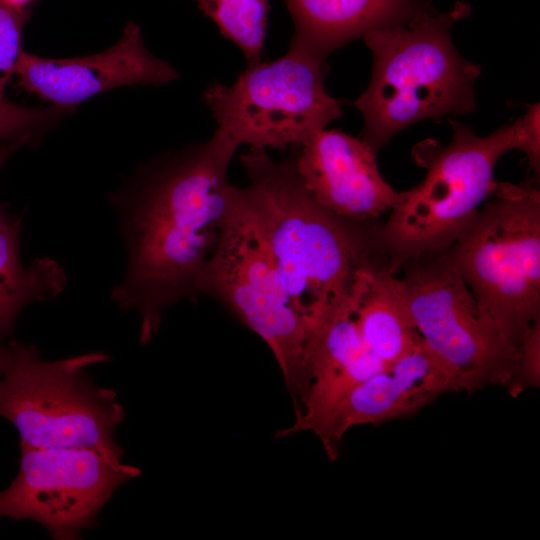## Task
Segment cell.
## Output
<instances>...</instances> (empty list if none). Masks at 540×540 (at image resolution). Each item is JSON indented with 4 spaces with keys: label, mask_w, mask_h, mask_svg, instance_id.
Returning a JSON list of instances; mask_svg holds the SVG:
<instances>
[{
    "label": "cell",
    "mask_w": 540,
    "mask_h": 540,
    "mask_svg": "<svg viewBox=\"0 0 540 540\" xmlns=\"http://www.w3.org/2000/svg\"><path fill=\"white\" fill-rule=\"evenodd\" d=\"M238 147L217 128L210 139L160 159L133 189L112 198L127 267L111 300L137 313L142 345L158 333L164 310L198 295V279L236 205L228 169Z\"/></svg>",
    "instance_id": "obj_1"
},
{
    "label": "cell",
    "mask_w": 540,
    "mask_h": 540,
    "mask_svg": "<svg viewBox=\"0 0 540 540\" xmlns=\"http://www.w3.org/2000/svg\"><path fill=\"white\" fill-rule=\"evenodd\" d=\"M249 183L240 187L273 263L313 335L352 289L359 272L385 260L376 222L339 217L319 205L296 171L294 154L279 162L265 149L240 154Z\"/></svg>",
    "instance_id": "obj_2"
},
{
    "label": "cell",
    "mask_w": 540,
    "mask_h": 540,
    "mask_svg": "<svg viewBox=\"0 0 540 540\" xmlns=\"http://www.w3.org/2000/svg\"><path fill=\"white\" fill-rule=\"evenodd\" d=\"M468 12H430L425 4L411 14L378 26L362 39L373 69L366 90L353 102L364 119L362 139L373 150L423 119L467 114L475 109L474 84L481 67L455 48L450 29Z\"/></svg>",
    "instance_id": "obj_3"
},
{
    "label": "cell",
    "mask_w": 540,
    "mask_h": 540,
    "mask_svg": "<svg viewBox=\"0 0 540 540\" xmlns=\"http://www.w3.org/2000/svg\"><path fill=\"white\" fill-rule=\"evenodd\" d=\"M450 123L453 136L447 146L425 141L415 147L414 157L426 174L398 193L386 222L377 228L378 247L395 270L410 259L446 251L495 192L499 158L523 149L521 119L482 137L457 120Z\"/></svg>",
    "instance_id": "obj_4"
},
{
    "label": "cell",
    "mask_w": 540,
    "mask_h": 540,
    "mask_svg": "<svg viewBox=\"0 0 540 540\" xmlns=\"http://www.w3.org/2000/svg\"><path fill=\"white\" fill-rule=\"evenodd\" d=\"M108 360L98 351L45 360L36 346L12 341L11 358L0 373V417L16 428L19 445L91 449L123 463L116 434L124 407L115 391L88 373Z\"/></svg>",
    "instance_id": "obj_5"
},
{
    "label": "cell",
    "mask_w": 540,
    "mask_h": 540,
    "mask_svg": "<svg viewBox=\"0 0 540 540\" xmlns=\"http://www.w3.org/2000/svg\"><path fill=\"white\" fill-rule=\"evenodd\" d=\"M493 196L444 253L516 348L540 316V192L498 182Z\"/></svg>",
    "instance_id": "obj_6"
},
{
    "label": "cell",
    "mask_w": 540,
    "mask_h": 540,
    "mask_svg": "<svg viewBox=\"0 0 540 540\" xmlns=\"http://www.w3.org/2000/svg\"><path fill=\"white\" fill-rule=\"evenodd\" d=\"M198 295L224 306L273 352L296 416L311 386L313 335L296 311L265 241L237 187V201L204 267Z\"/></svg>",
    "instance_id": "obj_7"
},
{
    "label": "cell",
    "mask_w": 540,
    "mask_h": 540,
    "mask_svg": "<svg viewBox=\"0 0 540 540\" xmlns=\"http://www.w3.org/2000/svg\"><path fill=\"white\" fill-rule=\"evenodd\" d=\"M326 70V59L289 45L281 58L247 66L232 84H210L202 100L239 146H299L343 115L325 88Z\"/></svg>",
    "instance_id": "obj_8"
},
{
    "label": "cell",
    "mask_w": 540,
    "mask_h": 540,
    "mask_svg": "<svg viewBox=\"0 0 540 540\" xmlns=\"http://www.w3.org/2000/svg\"><path fill=\"white\" fill-rule=\"evenodd\" d=\"M402 266L413 324L454 392L506 387L516 348L502 337L445 253L425 254Z\"/></svg>",
    "instance_id": "obj_9"
},
{
    "label": "cell",
    "mask_w": 540,
    "mask_h": 540,
    "mask_svg": "<svg viewBox=\"0 0 540 540\" xmlns=\"http://www.w3.org/2000/svg\"><path fill=\"white\" fill-rule=\"evenodd\" d=\"M140 474L91 449L20 445L18 471L0 490V519L34 521L54 540L81 539L117 489Z\"/></svg>",
    "instance_id": "obj_10"
},
{
    "label": "cell",
    "mask_w": 540,
    "mask_h": 540,
    "mask_svg": "<svg viewBox=\"0 0 540 540\" xmlns=\"http://www.w3.org/2000/svg\"><path fill=\"white\" fill-rule=\"evenodd\" d=\"M454 392L440 365L420 343L382 371L352 387L319 415L295 421L277 438L311 431L329 459L336 460L345 433L354 426L379 425L412 416L443 394Z\"/></svg>",
    "instance_id": "obj_11"
},
{
    "label": "cell",
    "mask_w": 540,
    "mask_h": 540,
    "mask_svg": "<svg viewBox=\"0 0 540 540\" xmlns=\"http://www.w3.org/2000/svg\"><path fill=\"white\" fill-rule=\"evenodd\" d=\"M15 75L22 89L66 112L113 88L159 86L178 78L168 62L147 50L133 22L125 26L115 45L92 56L49 59L23 51Z\"/></svg>",
    "instance_id": "obj_12"
},
{
    "label": "cell",
    "mask_w": 540,
    "mask_h": 540,
    "mask_svg": "<svg viewBox=\"0 0 540 540\" xmlns=\"http://www.w3.org/2000/svg\"><path fill=\"white\" fill-rule=\"evenodd\" d=\"M296 171L310 196L333 214L375 222L398 193L381 176L373 148L362 138L323 129L296 146Z\"/></svg>",
    "instance_id": "obj_13"
},
{
    "label": "cell",
    "mask_w": 540,
    "mask_h": 540,
    "mask_svg": "<svg viewBox=\"0 0 540 540\" xmlns=\"http://www.w3.org/2000/svg\"><path fill=\"white\" fill-rule=\"evenodd\" d=\"M386 367L361 339L352 287L315 335L310 354L311 386L295 420L319 415L352 387Z\"/></svg>",
    "instance_id": "obj_14"
},
{
    "label": "cell",
    "mask_w": 540,
    "mask_h": 540,
    "mask_svg": "<svg viewBox=\"0 0 540 540\" xmlns=\"http://www.w3.org/2000/svg\"><path fill=\"white\" fill-rule=\"evenodd\" d=\"M381 260L365 266L353 286L355 317L365 347L387 366L421 341L401 279Z\"/></svg>",
    "instance_id": "obj_15"
},
{
    "label": "cell",
    "mask_w": 540,
    "mask_h": 540,
    "mask_svg": "<svg viewBox=\"0 0 540 540\" xmlns=\"http://www.w3.org/2000/svg\"><path fill=\"white\" fill-rule=\"evenodd\" d=\"M294 24L290 45L320 58L370 30L403 18L415 0H284Z\"/></svg>",
    "instance_id": "obj_16"
},
{
    "label": "cell",
    "mask_w": 540,
    "mask_h": 540,
    "mask_svg": "<svg viewBox=\"0 0 540 540\" xmlns=\"http://www.w3.org/2000/svg\"><path fill=\"white\" fill-rule=\"evenodd\" d=\"M21 230V217H11L0 226V343L13 333L26 306L58 296L67 285L64 269L50 257L23 264Z\"/></svg>",
    "instance_id": "obj_17"
},
{
    "label": "cell",
    "mask_w": 540,
    "mask_h": 540,
    "mask_svg": "<svg viewBox=\"0 0 540 540\" xmlns=\"http://www.w3.org/2000/svg\"><path fill=\"white\" fill-rule=\"evenodd\" d=\"M222 36L242 51L247 65L262 61L268 19V0H195Z\"/></svg>",
    "instance_id": "obj_18"
},
{
    "label": "cell",
    "mask_w": 540,
    "mask_h": 540,
    "mask_svg": "<svg viewBox=\"0 0 540 540\" xmlns=\"http://www.w3.org/2000/svg\"><path fill=\"white\" fill-rule=\"evenodd\" d=\"M27 19V10L14 8L0 0V100L6 99V86L15 75L16 65L24 51L22 31Z\"/></svg>",
    "instance_id": "obj_19"
},
{
    "label": "cell",
    "mask_w": 540,
    "mask_h": 540,
    "mask_svg": "<svg viewBox=\"0 0 540 540\" xmlns=\"http://www.w3.org/2000/svg\"><path fill=\"white\" fill-rule=\"evenodd\" d=\"M540 387V316L524 331L516 345V364L506 385L513 398L528 389Z\"/></svg>",
    "instance_id": "obj_20"
},
{
    "label": "cell",
    "mask_w": 540,
    "mask_h": 540,
    "mask_svg": "<svg viewBox=\"0 0 540 540\" xmlns=\"http://www.w3.org/2000/svg\"><path fill=\"white\" fill-rule=\"evenodd\" d=\"M66 111L49 108H28L9 101L0 100V141H12L32 137L34 132Z\"/></svg>",
    "instance_id": "obj_21"
},
{
    "label": "cell",
    "mask_w": 540,
    "mask_h": 540,
    "mask_svg": "<svg viewBox=\"0 0 540 540\" xmlns=\"http://www.w3.org/2000/svg\"><path fill=\"white\" fill-rule=\"evenodd\" d=\"M30 140V137H23L20 139L7 141L0 144V170L7 161V159L16 151ZM11 216L7 215L4 207L0 204V226L6 223Z\"/></svg>",
    "instance_id": "obj_22"
},
{
    "label": "cell",
    "mask_w": 540,
    "mask_h": 540,
    "mask_svg": "<svg viewBox=\"0 0 540 540\" xmlns=\"http://www.w3.org/2000/svg\"><path fill=\"white\" fill-rule=\"evenodd\" d=\"M12 354V341L8 344L0 343V373L8 364Z\"/></svg>",
    "instance_id": "obj_23"
},
{
    "label": "cell",
    "mask_w": 540,
    "mask_h": 540,
    "mask_svg": "<svg viewBox=\"0 0 540 540\" xmlns=\"http://www.w3.org/2000/svg\"><path fill=\"white\" fill-rule=\"evenodd\" d=\"M3 1L14 8L26 10L27 5L32 3L34 0H3Z\"/></svg>",
    "instance_id": "obj_24"
}]
</instances>
